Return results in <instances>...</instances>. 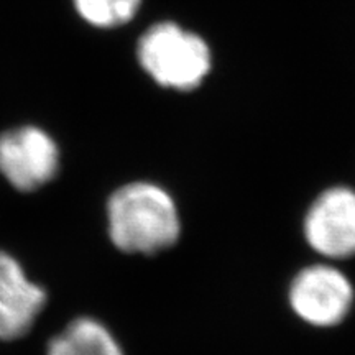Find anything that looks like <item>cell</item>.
<instances>
[{"label": "cell", "mask_w": 355, "mask_h": 355, "mask_svg": "<svg viewBox=\"0 0 355 355\" xmlns=\"http://www.w3.org/2000/svg\"><path fill=\"white\" fill-rule=\"evenodd\" d=\"M102 230L110 250L128 260H153L183 242L186 217L166 184L146 178L125 181L102 202Z\"/></svg>", "instance_id": "cell-1"}, {"label": "cell", "mask_w": 355, "mask_h": 355, "mask_svg": "<svg viewBox=\"0 0 355 355\" xmlns=\"http://www.w3.org/2000/svg\"><path fill=\"white\" fill-rule=\"evenodd\" d=\"M283 303L304 329L339 331L355 316V278L347 265L309 257L286 278Z\"/></svg>", "instance_id": "cell-2"}, {"label": "cell", "mask_w": 355, "mask_h": 355, "mask_svg": "<svg viewBox=\"0 0 355 355\" xmlns=\"http://www.w3.org/2000/svg\"><path fill=\"white\" fill-rule=\"evenodd\" d=\"M137 58L155 83L181 92L201 86L212 68L209 44L175 21L150 26L137 44Z\"/></svg>", "instance_id": "cell-3"}, {"label": "cell", "mask_w": 355, "mask_h": 355, "mask_svg": "<svg viewBox=\"0 0 355 355\" xmlns=\"http://www.w3.org/2000/svg\"><path fill=\"white\" fill-rule=\"evenodd\" d=\"M298 235L311 259L350 265L355 261V186L332 183L306 202Z\"/></svg>", "instance_id": "cell-4"}, {"label": "cell", "mask_w": 355, "mask_h": 355, "mask_svg": "<svg viewBox=\"0 0 355 355\" xmlns=\"http://www.w3.org/2000/svg\"><path fill=\"white\" fill-rule=\"evenodd\" d=\"M61 152L43 128L20 125L0 133V176L19 194L38 193L60 175Z\"/></svg>", "instance_id": "cell-5"}, {"label": "cell", "mask_w": 355, "mask_h": 355, "mask_svg": "<svg viewBox=\"0 0 355 355\" xmlns=\"http://www.w3.org/2000/svg\"><path fill=\"white\" fill-rule=\"evenodd\" d=\"M48 303L50 293L24 261L0 248V343H17L32 334Z\"/></svg>", "instance_id": "cell-6"}, {"label": "cell", "mask_w": 355, "mask_h": 355, "mask_svg": "<svg viewBox=\"0 0 355 355\" xmlns=\"http://www.w3.org/2000/svg\"><path fill=\"white\" fill-rule=\"evenodd\" d=\"M44 355H130L121 331L97 314H76L48 337Z\"/></svg>", "instance_id": "cell-7"}, {"label": "cell", "mask_w": 355, "mask_h": 355, "mask_svg": "<svg viewBox=\"0 0 355 355\" xmlns=\"http://www.w3.org/2000/svg\"><path fill=\"white\" fill-rule=\"evenodd\" d=\"M83 20L97 28H115L137 15L141 0H73Z\"/></svg>", "instance_id": "cell-8"}]
</instances>
